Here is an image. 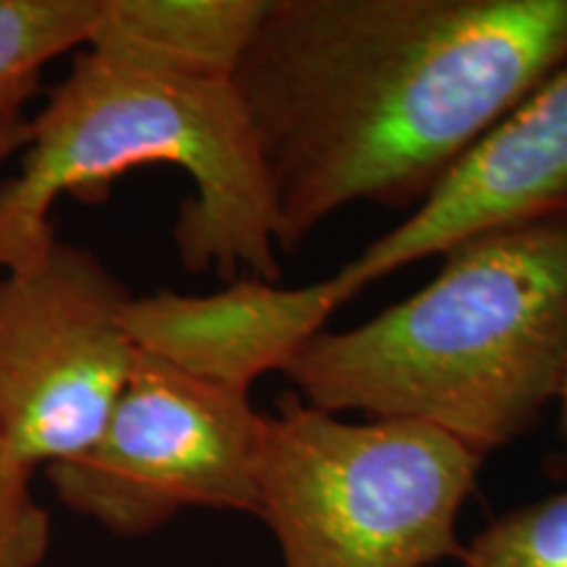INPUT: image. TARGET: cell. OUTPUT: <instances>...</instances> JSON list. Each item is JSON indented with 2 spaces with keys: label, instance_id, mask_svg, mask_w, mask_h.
Returning <instances> with one entry per match:
<instances>
[{
  "label": "cell",
  "instance_id": "obj_1",
  "mask_svg": "<svg viewBox=\"0 0 567 567\" xmlns=\"http://www.w3.org/2000/svg\"><path fill=\"white\" fill-rule=\"evenodd\" d=\"M565 61L567 0H266L231 82L276 247L354 203L413 213Z\"/></svg>",
  "mask_w": 567,
  "mask_h": 567
},
{
  "label": "cell",
  "instance_id": "obj_9",
  "mask_svg": "<svg viewBox=\"0 0 567 567\" xmlns=\"http://www.w3.org/2000/svg\"><path fill=\"white\" fill-rule=\"evenodd\" d=\"M266 0H97L84 48L200 82H231Z\"/></svg>",
  "mask_w": 567,
  "mask_h": 567
},
{
  "label": "cell",
  "instance_id": "obj_12",
  "mask_svg": "<svg viewBox=\"0 0 567 567\" xmlns=\"http://www.w3.org/2000/svg\"><path fill=\"white\" fill-rule=\"evenodd\" d=\"M32 473L0 434V567H40L51 549V515L34 499Z\"/></svg>",
  "mask_w": 567,
  "mask_h": 567
},
{
  "label": "cell",
  "instance_id": "obj_3",
  "mask_svg": "<svg viewBox=\"0 0 567 567\" xmlns=\"http://www.w3.org/2000/svg\"><path fill=\"white\" fill-rule=\"evenodd\" d=\"M158 163L195 184L174 224L187 271L281 281L266 168L234 82L184 80L87 48L30 118L17 174L0 182V274L51 250L61 195L103 203L126 172Z\"/></svg>",
  "mask_w": 567,
  "mask_h": 567
},
{
  "label": "cell",
  "instance_id": "obj_13",
  "mask_svg": "<svg viewBox=\"0 0 567 567\" xmlns=\"http://www.w3.org/2000/svg\"><path fill=\"white\" fill-rule=\"evenodd\" d=\"M27 137H30V118H19L9 126L0 130V163H6L11 155H19L21 147L27 145Z\"/></svg>",
  "mask_w": 567,
  "mask_h": 567
},
{
  "label": "cell",
  "instance_id": "obj_14",
  "mask_svg": "<svg viewBox=\"0 0 567 567\" xmlns=\"http://www.w3.org/2000/svg\"><path fill=\"white\" fill-rule=\"evenodd\" d=\"M559 442H563V452H559V463L567 471V381L559 394Z\"/></svg>",
  "mask_w": 567,
  "mask_h": 567
},
{
  "label": "cell",
  "instance_id": "obj_8",
  "mask_svg": "<svg viewBox=\"0 0 567 567\" xmlns=\"http://www.w3.org/2000/svg\"><path fill=\"white\" fill-rule=\"evenodd\" d=\"M352 289L339 274L305 287L247 279L213 295L132 297L124 329L140 352L179 371L250 394L260 375L284 371L323 331Z\"/></svg>",
  "mask_w": 567,
  "mask_h": 567
},
{
  "label": "cell",
  "instance_id": "obj_11",
  "mask_svg": "<svg viewBox=\"0 0 567 567\" xmlns=\"http://www.w3.org/2000/svg\"><path fill=\"white\" fill-rule=\"evenodd\" d=\"M460 567H567V488L494 517Z\"/></svg>",
  "mask_w": 567,
  "mask_h": 567
},
{
  "label": "cell",
  "instance_id": "obj_7",
  "mask_svg": "<svg viewBox=\"0 0 567 567\" xmlns=\"http://www.w3.org/2000/svg\"><path fill=\"white\" fill-rule=\"evenodd\" d=\"M567 224V61L515 103L444 182L339 268L352 295L484 234Z\"/></svg>",
  "mask_w": 567,
  "mask_h": 567
},
{
  "label": "cell",
  "instance_id": "obj_2",
  "mask_svg": "<svg viewBox=\"0 0 567 567\" xmlns=\"http://www.w3.org/2000/svg\"><path fill=\"white\" fill-rule=\"evenodd\" d=\"M323 413L413 421L486 457L523 436L567 381V224L473 237L421 292L318 331L281 371Z\"/></svg>",
  "mask_w": 567,
  "mask_h": 567
},
{
  "label": "cell",
  "instance_id": "obj_6",
  "mask_svg": "<svg viewBox=\"0 0 567 567\" xmlns=\"http://www.w3.org/2000/svg\"><path fill=\"white\" fill-rule=\"evenodd\" d=\"M130 300L95 252L66 239L0 274V434L32 471L101 436L137 360Z\"/></svg>",
  "mask_w": 567,
  "mask_h": 567
},
{
  "label": "cell",
  "instance_id": "obj_4",
  "mask_svg": "<svg viewBox=\"0 0 567 567\" xmlns=\"http://www.w3.org/2000/svg\"><path fill=\"white\" fill-rule=\"evenodd\" d=\"M481 465L431 425L350 423L289 392L266 415L255 517L284 567H431L463 555L457 517Z\"/></svg>",
  "mask_w": 567,
  "mask_h": 567
},
{
  "label": "cell",
  "instance_id": "obj_5",
  "mask_svg": "<svg viewBox=\"0 0 567 567\" xmlns=\"http://www.w3.org/2000/svg\"><path fill=\"white\" fill-rule=\"evenodd\" d=\"M264 425L247 392L137 350L101 436L45 476L71 513L122 538L151 536L184 509L255 517Z\"/></svg>",
  "mask_w": 567,
  "mask_h": 567
},
{
  "label": "cell",
  "instance_id": "obj_10",
  "mask_svg": "<svg viewBox=\"0 0 567 567\" xmlns=\"http://www.w3.org/2000/svg\"><path fill=\"white\" fill-rule=\"evenodd\" d=\"M97 0H0V130L24 118L42 69L87 42Z\"/></svg>",
  "mask_w": 567,
  "mask_h": 567
}]
</instances>
